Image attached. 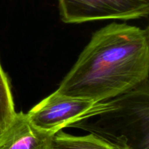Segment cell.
<instances>
[{
    "instance_id": "277c9868",
    "label": "cell",
    "mask_w": 149,
    "mask_h": 149,
    "mask_svg": "<svg viewBox=\"0 0 149 149\" xmlns=\"http://www.w3.org/2000/svg\"><path fill=\"white\" fill-rule=\"evenodd\" d=\"M65 23L95 20H132L148 17L149 0H58Z\"/></svg>"
},
{
    "instance_id": "5b68a950",
    "label": "cell",
    "mask_w": 149,
    "mask_h": 149,
    "mask_svg": "<svg viewBox=\"0 0 149 149\" xmlns=\"http://www.w3.org/2000/svg\"><path fill=\"white\" fill-rule=\"evenodd\" d=\"M53 135L37 128L26 113L18 112L0 135V149H51Z\"/></svg>"
},
{
    "instance_id": "52a82bcc",
    "label": "cell",
    "mask_w": 149,
    "mask_h": 149,
    "mask_svg": "<svg viewBox=\"0 0 149 149\" xmlns=\"http://www.w3.org/2000/svg\"><path fill=\"white\" fill-rule=\"evenodd\" d=\"M10 82L0 63V128L3 131L15 116Z\"/></svg>"
},
{
    "instance_id": "7a4b0ae2",
    "label": "cell",
    "mask_w": 149,
    "mask_h": 149,
    "mask_svg": "<svg viewBox=\"0 0 149 149\" xmlns=\"http://www.w3.org/2000/svg\"><path fill=\"white\" fill-rule=\"evenodd\" d=\"M148 79L107 100L99 113L71 127H79L131 149H149Z\"/></svg>"
},
{
    "instance_id": "ba28073f",
    "label": "cell",
    "mask_w": 149,
    "mask_h": 149,
    "mask_svg": "<svg viewBox=\"0 0 149 149\" xmlns=\"http://www.w3.org/2000/svg\"><path fill=\"white\" fill-rule=\"evenodd\" d=\"M2 132H3V130L1 129V128H0V135H1V134L2 133Z\"/></svg>"
},
{
    "instance_id": "6da1fadb",
    "label": "cell",
    "mask_w": 149,
    "mask_h": 149,
    "mask_svg": "<svg viewBox=\"0 0 149 149\" xmlns=\"http://www.w3.org/2000/svg\"><path fill=\"white\" fill-rule=\"evenodd\" d=\"M148 75V29L113 23L93 35L57 90L102 102L135 88Z\"/></svg>"
},
{
    "instance_id": "8992f818",
    "label": "cell",
    "mask_w": 149,
    "mask_h": 149,
    "mask_svg": "<svg viewBox=\"0 0 149 149\" xmlns=\"http://www.w3.org/2000/svg\"><path fill=\"white\" fill-rule=\"evenodd\" d=\"M51 149H131L96 134L77 136L58 131L52 136Z\"/></svg>"
},
{
    "instance_id": "3957f363",
    "label": "cell",
    "mask_w": 149,
    "mask_h": 149,
    "mask_svg": "<svg viewBox=\"0 0 149 149\" xmlns=\"http://www.w3.org/2000/svg\"><path fill=\"white\" fill-rule=\"evenodd\" d=\"M106 106L107 100L95 102L90 99L64 95L56 90L26 114L36 127L55 134L63 128L95 116Z\"/></svg>"
}]
</instances>
